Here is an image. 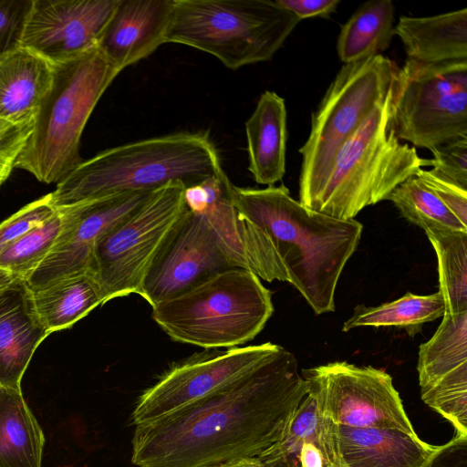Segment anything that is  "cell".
<instances>
[{
  "instance_id": "6da1fadb",
  "label": "cell",
  "mask_w": 467,
  "mask_h": 467,
  "mask_svg": "<svg viewBox=\"0 0 467 467\" xmlns=\"http://www.w3.org/2000/svg\"><path fill=\"white\" fill-rule=\"evenodd\" d=\"M308 391L295 355L281 348L209 397L135 426L138 467H220L258 460L282 440Z\"/></svg>"
},
{
  "instance_id": "7a4b0ae2",
  "label": "cell",
  "mask_w": 467,
  "mask_h": 467,
  "mask_svg": "<svg viewBox=\"0 0 467 467\" xmlns=\"http://www.w3.org/2000/svg\"><path fill=\"white\" fill-rule=\"evenodd\" d=\"M229 194L238 229L271 244L288 282L317 315L335 311L337 282L359 244L363 225L306 208L284 184L259 189L231 182Z\"/></svg>"
},
{
  "instance_id": "3957f363",
  "label": "cell",
  "mask_w": 467,
  "mask_h": 467,
  "mask_svg": "<svg viewBox=\"0 0 467 467\" xmlns=\"http://www.w3.org/2000/svg\"><path fill=\"white\" fill-rule=\"evenodd\" d=\"M223 171L207 132H176L137 140L82 161L62 179L56 208L130 192H153L171 182L185 188Z\"/></svg>"
},
{
  "instance_id": "277c9868",
  "label": "cell",
  "mask_w": 467,
  "mask_h": 467,
  "mask_svg": "<svg viewBox=\"0 0 467 467\" xmlns=\"http://www.w3.org/2000/svg\"><path fill=\"white\" fill-rule=\"evenodd\" d=\"M119 73L96 47L53 65L51 87L15 168L39 182H59L83 160L80 139L99 100Z\"/></svg>"
},
{
  "instance_id": "5b68a950",
  "label": "cell",
  "mask_w": 467,
  "mask_h": 467,
  "mask_svg": "<svg viewBox=\"0 0 467 467\" xmlns=\"http://www.w3.org/2000/svg\"><path fill=\"white\" fill-rule=\"evenodd\" d=\"M151 308L153 320L173 341L204 349L244 345L274 312L271 291L242 267L220 272Z\"/></svg>"
},
{
  "instance_id": "8992f818",
  "label": "cell",
  "mask_w": 467,
  "mask_h": 467,
  "mask_svg": "<svg viewBox=\"0 0 467 467\" xmlns=\"http://www.w3.org/2000/svg\"><path fill=\"white\" fill-rule=\"evenodd\" d=\"M391 97L392 88L344 144L311 210L354 219L427 166L416 148L397 138L390 123Z\"/></svg>"
},
{
  "instance_id": "52a82bcc",
  "label": "cell",
  "mask_w": 467,
  "mask_h": 467,
  "mask_svg": "<svg viewBox=\"0 0 467 467\" xmlns=\"http://www.w3.org/2000/svg\"><path fill=\"white\" fill-rule=\"evenodd\" d=\"M300 21L272 0H174L166 43L208 53L236 70L270 60Z\"/></svg>"
},
{
  "instance_id": "ba28073f",
  "label": "cell",
  "mask_w": 467,
  "mask_h": 467,
  "mask_svg": "<svg viewBox=\"0 0 467 467\" xmlns=\"http://www.w3.org/2000/svg\"><path fill=\"white\" fill-rule=\"evenodd\" d=\"M399 67L379 54L344 64L311 118L310 133L299 149V202L311 209L348 140L389 94Z\"/></svg>"
},
{
  "instance_id": "9c48e42d",
  "label": "cell",
  "mask_w": 467,
  "mask_h": 467,
  "mask_svg": "<svg viewBox=\"0 0 467 467\" xmlns=\"http://www.w3.org/2000/svg\"><path fill=\"white\" fill-rule=\"evenodd\" d=\"M397 138L431 150L467 138V59L424 64L406 59L392 88Z\"/></svg>"
},
{
  "instance_id": "30bf717a",
  "label": "cell",
  "mask_w": 467,
  "mask_h": 467,
  "mask_svg": "<svg viewBox=\"0 0 467 467\" xmlns=\"http://www.w3.org/2000/svg\"><path fill=\"white\" fill-rule=\"evenodd\" d=\"M185 186L171 182L155 191L97 242L90 274L105 304L130 294L141 295L156 254L186 210Z\"/></svg>"
},
{
  "instance_id": "8fae6325",
  "label": "cell",
  "mask_w": 467,
  "mask_h": 467,
  "mask_svg": "<svg viewBox=\"0 0 467 467\" xmlns=\"http://www.w3.org/2000/svg\"><path fill=\"white\" fill-rule=\"evenodd\" d=\"M302 372L318 412L336 424L417 435L392 378L384 370L336 361Z\"/></svg>"
},
{
  "instance_id": "7c38bea8",
  "label": "cell",
  "mask_w": 467,
  "mask_h": 467,
  "mask_svg": "<svg viewBox=\"0 0 467 467\" xmlns=\"http://www.w3.org/2000/svg\"><path fill=\"white\" fill-rule=\"evenodd\" d=\"M281 346L204 349L172 365L139 397L131 413L135 426L149 423L228 388L271 358Z\"/></svg>"
},
{
  "instance_id": "4fadbf2b",
  "label": "cell",
  "mask_w": 467,
  "mask_h": 467,
  "mask_svg": "<svg viewBox=\"0 0 467 467\" xmlns=\"http://www.w3.org/2000/svg\"><path fill=\"white\" fill-rule=\"evenodd\" d=\"M233 267L206 219L186 208L151 263L140 296L153 307Z\"/></svg>"
},
{
  "instance_id": "5bb4252c",
  "label": "cell",
  "mask_w": 467,
  "mask_h": 467,
  "mask_svg": "<svg viewBox=\"0 0 467 467\" xmlns=\"http://www.w3.org/2000/svg\"><path fill=\"white\" fill-rule=\"evenodd\" d=\"M152 192H130L57 208L62 227L47 257L25 280L31 291L60 279L90 274L99 239L136 210Z\"/></svg>"
},
{
  "instance_id": "9a60e30c",
  "label": "cell",
  "mask_w": 467,
  "mask_h": 467,
  "mask_svg": "<svg viewBox=\"0 0 467 467\" xmlns=\"http://www.w3.org/2000/svg\"><path fill=\"white\" fill-rule=\"evenodd\" d=\"M119 0H33L21 47L52 65L98 47Z\"/></svg>"
},
{
  "instance_id": "2e32d148",
  "label": "cell",
  "mask_w": 467,
  "mask_h": 467,
  "mask_svg": "<svg viewBox=\"0 0 467 467\" xmlns=\"http://www.w3.org/2000/svg\"><path fill=\"white\" fill-rule=\"evenodd\" d=\"M422 400L444 418L467 409V311L444 312L433 336L419 348Z\"/></svg>"
},
{
  "instance_id": "e0dca14e",
  "label": "cell",
  "mask_w": 467,
  "mask_h": 467,
  "mask_svg": "<svg viewBox=\"0 0 467 467\" xmlns=\"http://www.w3.org/2000/svg\"><path fill=\"white\" fill-rule=\"evenodd\" d=\"M173 1H119L98 43L119 74L166 43Z\"/></svg>"
},
{
  "instance_id": "ac0fdd59",
  "label": "cell",
  "mask_w": 467,
  "mask_h": 467,
  "mask_svg": "<svg viewBox=\"0 0 467 467\" xmlns=\"http://www.w3.org/2000/svg\"><path fill=\"white\" fill-rule=\"evenodd\" d=\"M26 281L15 278L0 291V387L22 390L33 354L48 336Z\"/></svg>"
},
{
  "instance_id": "d6986e66",
  "label": "cell",
  "mask_w": 467,
  "mask_h": 467,
  "mask_svg": "<svg viewBox=\"0 0 467 467\" xmlns=\"http://www.w3.org/2000/svg\"><path fill=\"white\" fill-rule=\"evenodd\" d=\"M345 467H422L438 449L400 430L338 425Z\"/></svg>"
},
{
  "instance_id": "ffe728a7",
  "label": "cell",
  "mask_w": 467,
  "mask_h": 467,
  "mask_svg": "<svg viewBox=\"0 0 467 467\" xmlns=\"http://www.w3.org/2000/svg\"><path fill=\"white\" fill-rule=\"evenodd\" d=\"M248 171L263 185H275L285 173L287 140L285 99L275 91L261 94L245 122Z\"/></svg>"
},
{
  "instance_id": "44dd1931",
  "label": "cell",
  "mask_w": 467,
  "mask_h": 467,
  "mask_svg": "<svg viewBox=\"0 0 467 467\" xmlns=\"http://www.w3.org/2000/svg\"><path fill=\"white\" fill-rule=\"evenodd\" d=\"M394 34L408 59L424 64L467 59V8L423 17L400 16Z\"/></svg>"
},
{
  "instance_id": "7402d4cb",
  "label": "cell",
  "mask_w": 467,
  "mask_h": 467,
  "mask_svg": "<svg viewBox=\"0 0 467 467\" xmlns=\"http://www.w3.org/2000/svg\"><path fill=\"white\" fill-rule=\"evenodd\" d=\"M52 79L53 65L26 47L0 57V119L36 115Z\"/></svg>"
},
{
  "instance_id": "603a6c76",
  "label": "cell",
  "mask_w": 467,
  "mask_h": 467,
  "mask_svg": "<svg viewBox=\"0 0 467 467\" xmlns=\"http://www.w3.org/2000/svg\"><path fill=\"white\" fill-rule=\"evenodd\" d=\"M45 436L22 390L0 387V467H42Z\"/></svg>"
},
{
  "instance_id": "cb8c5ba5",
  "label": "cell",
  "mask_w": 467,
  "mask_h": 467,
  "mask_svg": "<svg viewBox=\"0 0 467 467\" xmlns=\"http://www.w3.org/2000/svg\"><path fill=\"white\" fill-rule=\"evenodd\" d=\"M31 293L36 313L48 335L71 327L105 304L101 288L91 274L68 276Z\"/></svg>"
},
{
  "instance_id": "d4e9b609",
  "label": "cell",
  "mask_w": 467,
  "mask_h": 467,
  "mask_svg": "<svg viewBox=\"0 0 467 467\" xmlns=\"http://www.w3.org/2000/svg\"><path fill=\"white\" fill-rule=\"evenodd\" d=\"M306 442H314L318 446L325 467H332L338 462L337 427L319 414L316 399L308 391L285 436L258 460L263 465L280 462L300 467L299 451Z\"/></svg>"
},
{
  "instance_id": "484cf974",
  "label": "cell",
  "mask_w": 467,
  "mask_h": 467,
  "mask_svg": "<svg viewBox=\"0 0 467 467\" xmlns=\"http://www.w3.org/2000/svg\"><path fill=\"white\" fill-rule=\"evenodd\" d=\"M394 13L390 0L363 3L341 26L337 41L340 60L358 62L386 50L395 35Z\"/></svg>"
},
{
  "instance_id": "4316f807",
  "label": "cell",
  "mask_w": 467,
  "mask_h": 467,
  "mask_svg": "<svg viewBox=\"0 0 467 467\" xmlns=\"http://www.w3.org/2000/svg\"><path fill=\"white\" fill-rule=\"evenodd\" d=\"M445 304L440 292L420 296L410 292L392 302L378 306L358 305L344 322L342 330L359 327H395L403 328L410 337L419 333L425 323L444 315Z\"/></svg>"
},
{
  "instance_id": "83f0119b",
  "label": "cell",
  "mask_w": 467,
  "mask_h": 467,
  "mask_svg": "<svg viewBox=\"0 0 467 467\" xmlns=\"http://www.w3.org/2000/svg\"><path fill=\"white\" fill-rule=\"evenodd\" d=\"M425 234L437 256L439 292L445 311H467V233L428 230Z\"/></svg>"
},
{
  "instance_id": "f1b7e54d",
  "label": "cell",
  "mask_w": 467,
  "mask_h": 467,
  "mask_svg": "<svg viewBox=\"0 0 467 467\" xmlns=\"http://www.w3.org/2000/svg\"><path fill=\"white\" fill-rule=\"evenodd\" d=\"M387 200L393 202L402 217L424 232L444 230L467 233V226L416 175L399 184Z\"/></svg>"
},
{
  "instance_id": "f546056e",
  "label": "cell",
  "mask_w": 467,
  "mask_h": 467,
  "mask_svg": "<svg viewBox=\"0 0 467 467\" xmlns=\"http://www.w3.org/2000/svg\"><path fill=\"white\" fill-rule=\"evenodd\" d=\"M206 191V202L199 213L218 235L234 267L247 269L237 225V213L232 203L231 181L222 171L202 182Z\"/></svg>"
},
{
  "instance_id": "4dcf8cb0",
  "label": "cell",
  "mask_w": 467,
  "mask_h": 467,
  "mask_svg": "<svg viewBox=\"0 0 467 467\" xmlns=\"http://www.w3.org/2000/svg\"><path fill=\"white\" fill-rule=\"evenodd\" d=\"M62 227L56 213L39 226L26 232L0 254V269L26 280L52 249Z\"/></svg>"
},
{
  "instance_id": "1f68e13d",
  "label": "cell",
  "mask_w": 467,
  "mask_h": 467,
  "mask_svg": "<svg viewBox=\"0 0 467 467\" xmlns=\"http://www.w3.org/2000/svg\"><path fill=\"white\" fill-rule=\"evenodd\" d=\"M57 212L50 193L35 200L0 223V254L26 232L41 225Z\"/></svg>"
},
{
  "instance_id": "d6a6232c",
  "label": "cell",
  "mask_w": 467,
  "mask_h": 467,
  "mask_svg": "<svg viewBox=\"0 0 467 467\" xmlns=\"http://www.w3.org/2000/svg\"><path fill=\"white\" fill-rule=\"evenodd\" d=\"M36 115L20 120L0 119V187L8 179L32 133Z\"/></svg>"
},
{
  "instance_id": "836d02e7",
  "label": "cell",
  "mask_w": 467,
  "mask_h": 467,
  "mask_svg": "<svg viewBox=\"0 0 467 467\" xmlns=\"http://www.w3.org/2000/svg\"><path fill=\"white\" fill-rule=\"evenodd\" d=\"M433 155L427 166L467 190V138L458 139L430 150Z\"/></svg>"
},
{
  "instance_id": "e575fe53",
  "label": "cell",
  "mask_w": 467,
  "mask_h": 467,
  "mask_svg": "<svg viewBox=\"0 0 467 467\" xmlns=\"http://www.w3.org/2000/svg\"><path fill=\"white\" fill-rule=\"evenodd\" d=\"M33 0H0V57L19 48Z\"/></svg>"
},
{
  "instance_id": "d590c367",
  "label": "cell",
  "mask_w": 467,
  "mask_h": 467,
  "mask_svg": "<svg viewBox=\"0 0 467 467\" xmlns=\"http://www.w3.org/2000/svg\"><path fill=\"white\" fill-rule=\"evenodd\" d=\"M416 176L427 185L454 216L467 226V190L442 176L437 171L420 169Z\"/></svg>"
},
{
  "instance_id": "8d00e7d4",
  "label": "cell",
  "mask_w": 467,
  "mask_h": 467,
  "mask_svg": "<svg viewBox=\"0 0 467 467\" xmlns=\"http://www.w3.org/2000/svg\"><path fill=\"white\" fill-rule=\"evenodd\" d=\"M422 467H467V436L456 434L435 452Z\"/></svg>"
},
{
  "instance_id": "74e56055",
  "label": "cell",
  "mask_w": 467,
  "mask_h": 467,
  "mask_svg": "<svg viewBox=\"0 0 467 467\" xmlns=\"http://www.w3.org/2000/svg\"><path fill=\"white\" fill-rule=\"evenodd\" d=\"M282 8L293 13L300 20L309 17H328L340 0H275Z\"/></svg>"
},
{
  "instance_id": "f35d334b",
  "label": "cell",
  "mask_w": 467,
  "mask_h": 467,
  "mask_svg": "<svg viewBox=\"0 0 467 467\" xmlns=\"http://www.w3.org/2000/svg\"><path fill=\"white\" fill-rule=\"evenodd\" d=\"M298 462L300 467H325L323 455L314 442H306L301 446Z\"/></svg>"
},
{
  "instance_id": "ab89813d",
  "label": "cell",
  "mask_w": 467,
  "mask_h": 467,
  "mask_svg": "<svg viewBox=\"0 0 467 467\" xmlns=\"http://www.w3.org/2000/svg\"><path fill=\"white\" fill-rule=\"evenodd\" d=\"M220 467H264L259 460H245Z\"/></svg>"
},
{
  "instance_id": "60d3db41",
  "label": "cell",
  "mask_w": 467,
  "mask_h": 467,
  "mask_svg": "<svg viewBox=\"0 0 467 467\" xmlns=\"http://www.w3.org/2000/svg\"><path fill=\"white\" fill-rule=\"evenodd\" d=\"M16 277L0 269V291L6 287Z\"/></svg>"
},
{
  "instance_id": "b9f144b4",
  "label": "cell",
  "mask_w": 467,
  "mask_h": 467,
  "mask_svg": "<svg viewBox=\"0 0 467 467\" xmlns=\"http://www.w3.org/2000/svg\"><path fill=\"white\" fill-rule=\"evenodd\" d=\"M264 467H291V466H289L287 464H284V463H275V464H270V465H266Z\"/></svg>"
}]
</instances>
